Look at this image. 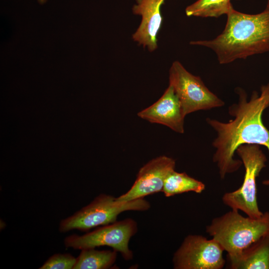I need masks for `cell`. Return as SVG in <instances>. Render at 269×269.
I'll return each instance as SVG.
<instances>
[{
  "mask_svg": "<svg viewBox=\"0 0 269 269\" xmlns=\"http://www.w3.org/2000/svg\"><path fill=\"white\" fill-rule=\"evenodd\" d=\"M238 101L229 108L234 119L227 123L206 118L207 124L217 133L212 142L216 151L213 161L217 166L221 179L234 173L243 164L234 158L235 152L243 144H258L266 147L269 152V130L262 121L264 111L269 107V83L262 86L261 94L254 91L249 100L246 92L237 87Z\"/></svg>",
  "mask_w": 269,
  "mask_h": 269,
  "instance_id": "obj_1",
  "label": "cell"
},
{
  "mask_svg": "<svg viewBox=\"0 0 269 269\" xmlns=\"http://www.w3.org/2000/svg\"><path fill=\"white\" fill-rule=\"evenodd\" d=\"M227 15L225 28L218 36L190 44L212 49L221 64L269 51V0L259 13H245L233 8Z\"/></svg>",
  "mask_w": 269,
  "mask_h": 269,
  "instance_id": "obj_2",
  "label": "cell"
},
{
  "mask_svg": "<svg viewBox=\"0 0 269 269\" xmlns=\"http://www.w3.org/2000/svg\"><path fill=\"white\" fill-rule=\"evenodd\" d=\"M206 232L227 252L228 257H233L269 233V211L255 219L231 209L214 218L206 226Z\"/></svg>",
  "mask_w": 269,
  "mask_h": 269,
  "instance_id": "obj_3",
  "label": "cell"
},
{
  "mask_svg": "<svg viewBox=\"0 0 269 269\" xmlns=\"http://www.w3.org/2000/svg\"><path fill=\"white\" fill-rule=\"evenodd\" d=\"M149 208V203L143 198L119 201L111 195L102 194L73 215L61 220L59 230L62 233L73 229L87 231L116 222L122 212L130 210L142 211Z\"/></svg>",
  "mask_w": 269,
  "mask_h": 269,
  "instance_id": "obj_4",
  "label": "cell"
},
{
  "mask_svg": "<svg viewBox=\"0 0 269 269\" xmlns=\"http://www.w3.org/2000/svg\"><path fill=\"white\" fill-rule=\"evenodd\" d=\"M236 152L240 157L245 172L242 185L237 190L225 193L223 203L231 209L240 210L252 218H260L264 212L257 201V178L266 166L267 160L258 144H243Z\"/></svg>",
  "mask_w": 269,
  "mask_h": 269,
  "instance_id": "obj_5",
  "label": "cell"
},
{
  "mask_svg": "<svg viewBox=\"0 0 269 269\" xmlns=\"http://www.w3.org/2000/svg\"><path fill=\"white\" fill-rule=\"evenodd\" d=\"M169 83L178 97L183 115L223 106L225 103L205 86L200 77L188 72L178 61L169 71Z\"/></svg>",
  "mask_w": 269,
  "mask_h": 269,
  "instance_id": "obj_6",
  "label": "cell"
},
{
  "mask_svg": "<svg viewBox=\"0 0 269 269\" xmlns=\"http://www.w3.org/2000/svg\"><path fill=\"white\" fill-rule=\"evenodd\" d=\"M137 230V224L134 220L125 219L82 236L73 234L68 236L64 240V244L66 248L80 250L107 246L120 252L125 260H129L133 255L129 243Z\"/></svg>",
  "mask_w": 269,
  "mask_h": 269,
  "instance_id": "obj_7",
  "label": "cell"
},
{
  "mask_svg": "<svg viewBox=\"0 0 269 269\" xmlns=\"http://www.w3.org/2000/svg\"><path fill=\"white\" fill-rule=\"evenodd\" d=\"M224 250L212 238L200 235L186 237L173 257L175 269H222L225 265Z\"/></svg>",
  "mask_w": 269,
  "mask_h": 269,
  "instance_id": "obj_8",
  "label": "cell"
},
{
  "mask_svg": "<svg viewBox=\"0 0 269 269\" xmlns=\"http://www.w3.org/2000/svg\"><path fill=\"white\" fill-rule=\"evenodd\" d=\"M175 167V160L165 155L151 159L139 169L130 190L117 200L129 201L162 191L167 175Z\"/></svg>",
  "mask_w": 269,
  "mask_h": 269,
  "instance_id": "obj_9",
  "label": "cell"
},
{
  "mask_svg": "<svg viewBox=\"0 0 269 269\" xmlns=\"http://www.w3.org/2000/svg\"><path fill=\"white\" fill-rule=\"evenodd\" d=\"M165 0H136L132 11L141 16L140 24L133 34L134 41L152 52L158 47L157 35L162 23L161 7Z\"/></svg>",
  "mask_w": 269,
  "mask_h": 269,
  "instance_id": "obj_10",
  "label": "cell"
},
{
  "mask_svg": "<svg viewBox=\"0 0 269 269\" xmlns=\"http://www.w3.org/2000/svg\"><path fill=\"white\" fill-rule=\"evenodd\" d=\"M137 116L151 123L165 126L176 133H184L185 116L178 97L169 85L156 102L138 112Z\"/></svg>",
  "mask_w": 269,
  "mask_h": 269,
  "instance_id": "obj_11",
  "label": "cell"
},
{
  "mask_svg": "<svg viewBox=\"0 0 269 269\" xmlns=\"http://www.w3.org/2000/svg\"><path fill=\"white\" fill-rule=\"evenodd\" d=\"M228 259L232 269H269V233Z\"/></svg>",
  "mask_w": 269,
  "mask_h": 269,
  "instance_id": "obj_12",
  "label": "cell"
},
{
  "mask_svg": "<svg viewBox=\"0 0 269 269\" xmlns=\"http://www.w3.org/2000/svg\"><path fill=\"white\" fill-rule=\"evenodd\" d=\"M205 189L201 181L188 175L185 172H178L172 170L167 175L162 191L166 197L188 192L202 193Z\"/></svg>",
  "mask_w": 269,
  "mask_h": 269,
  "instance_id": "obj_13",
  "label": "cell"
},
{
  "mask_svg": "<svg viewBox=\"0 0 269 269\" xmlns=\"http://www.w3.org/2000/svg\"><path fill=\"white\" fill-rule=\"evenodd\" d=\"M78 258L73 269H106L115 263L117 252L114 250L99 251L95 248L84 249Z\"/></svg>",
  "mask_w": 269,
  "mask_h": 269,
  "instance_id": "obj_14",
  "label": "cell"
},
{
  "mask_svg": "<svg viewBox=\"0 0 269 269\" xmlns=\"http://www.w3.org/2000/svg\"><path fill=\"white\" fill-rule=\"evenodd\" d=\"M231 0H198L185 9L188 16L216 17L227 15L233 8Z\"/></svg>",
  "mask_w": 269,
  "mask_h": 269,
  "instance_id": "obj_15",
  "label": "cell"
},
{
  "mask_svg": "<svg viewBox=\"0 0 269 269\" xmlns=\"http://www.w3.org/2000/svg\"><path fill=\"white\" fill-rule=\"evenodd\" d=\"M76 258L69 254H56L51 256L39 269H73Z\"/></svg>",
  "mask_w": 269,
  "mask_h": 269,
  "instance_id": "obj_16",
  "label": "cell"
},
{
  "mask_svg": "<svg viewBox=\"0 0 269 269\" xmlns=\"http://www.w3.org/2000/svg\"><path fill=\"white\" fill-rule=\"evenodd\" d=\"M262 184L265 186L269 187V178L264 180L262 181Z\"/></svg>",
  "mask_w": 269,
  "mask_h": 269,
  "instance_id": "obj_17",
  "label": "cell"
},
{
  "mask_svg": "<svg viewBox=\"0 0 269 269\" xmlns=\"http://www.w3.org/2000/svg\"><path fill=\"white\" fill-rule=\"evenodd\" d=\"M38 2L40 4H43L45 3L47 0H37Z\"/></svg>",
  "mask_w": 269,
  "mask_h": 269,
  "instance_id": "obj_18",
  "label": "cell"
}]
</instances>
